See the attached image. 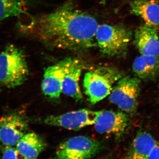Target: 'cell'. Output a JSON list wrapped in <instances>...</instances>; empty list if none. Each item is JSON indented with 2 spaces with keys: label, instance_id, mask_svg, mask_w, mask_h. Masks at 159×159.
Returning <instances> with one entry per match:
<instances>
[{
  "label": "cell",
  "instance_id": "cell-1",
  "mask_svg": "<svg viewBox=\"0 0 159 159\" xmlns=\"http://www.w3.org/2000/svg\"><path fill=\"white\" fill-rule=\"evenodd\" d=\"M35 25L36 36L46 45L75 51L94 46L99 26L93 16L67 5L43 16Z\"/></svg>",
  "mask_w": 159,
  "mask_h": 159
},
{
  "label": "cell",
  "instance_id": "cell-2",
  "mask_svg": "<svg viewBox=\"0 0 159 159\" xmlns=\"http://www.w3.org/2000/svg\"><path fill=\"white\" fill-rule=\"evenodd\" d=\"M25 54L13 45H9L0 54V84L8 88L22 84L29 76Z\"/></svg>",
  "mask_w": 159,
  "mask_h": 159
},
{
  "label": "cell",
  "instance_id": "cell-3",
  "mask_svg": "<svg viewBox=\"0 0 159 159\" xmlns=\"http://www.w3.org/2000/svg\"><path fill=\"white\" fill-rule=\"evenodd\" d=\"M124 76L122 71L111 67H99L87 72L83 86L89 102L96 104L109 96L114 84Z\"/></svg>",
  "mask_w": 159,
  "mask_h": 159
},
{
  "label": "cell",
  "instance_id": "cell-4",
  "mask_svg": "<svg viewBox=\"0 0 159 159\" xmlns=\"http://www.w3.org/2000/svg\"><path fill=\"white\" fill-rule=\"evenodd\" d=\"M131 39V31L121 25H99L96 41L100 52L108 57H119L126 54Z\"/></svg>",
  "mask_w": 159,
  "mask_h": 159
},
{
  "label": "cell",
  "instance_id": "cell-5",
  "mask_svg": "<svg viewBox=\"0 0 159 159\" xmlns=\"http://www.w3.org/2000/svg\"><path fill=\"white\" fill-rule=\"evenodd\" d=\"M103 148L99 141L84 136H77L61 143L53 159H91Z\"/></svg>",
  "mask_w": 159,
  "mask_h": 159
},
{
  "label": "cell",
  "instance_id": "cell-6",
  "mask_svg": "<svg viewBox=\"0 0 159 159\" xmlns=\"http://www.w3.org/2000/svg\"><path fill=\"white\" fill-rule=\"evenodd\" d=\"M140 91L141 80L124 76L114 86L109 99L123 111L134 115L137 111Z\"/></svg>",
  "mask_w": 159,
  "mask_h": 159
},
{
  "label": "cell",
  "instance_id": "cell-7",
  "mask_svg": "<svg viewBox=\"0 0 159 159\" xmlns=\"http://www.w3.org/2000/svg\"><path fill=\"white\" fill-rule=\"evenodd\" d=\"M101 111L87 109L73 111L62 115L49 116L45 119L44 122L47 125L77 130L94 125Z\"/></svg>",
  "mask_w": 159,
  "mask_h": 159
},
{
  "label": "cell",
  "instance_id": "cell-8",
  "mask_svg": "<svg viewBox=\"0 0 159 159\" xmlns=\"http://www.w3.org/2000/svg\"><path fill=\"white\" fill-rule=\"evenodd\" d=\"M26 120L19 114H9L0 118V142L5 146L14 147L25 134Z\"/></svg>",
  "mask_w": 159,
  "mask_h": 159
},
{
  "label": "cell",
  "instance_id": "cell-9",
  "mask_svg": "<svg viewBox=\"0 0 159 159\" xmlns=\"http://www.w3.org/2000/svg\"><path fill=\"white\" fill-rule=\"evenodd\" d=\"M129 122L128 116L122 112L102 110L94 123V128L98 133L120 137L125 134Z\"/></svg>",
  "mask_w": 159,
  "mask_h": 159
},
{
  "label": "cell",
  "instance_id": "cell-10",
  "mask_svg": "<svg viewBox=\"0 0 159 159\" xmlns=\"http://www.w3.org/2000/svg\"><path fill=\"white\" fill-rule=\"evenodd\" d=\"M72 58H66L46 69L41 85L45 96L52 99L59 98L61 93L64 76Z\"/></svg>",
  "mask_w": 159,
  "mask_h": 159
},
{
  "label": "cell",
  "instance_id": "cell-11",
  "mask_svg": "<svg viewBox=\"0 0 159 159\" xmlns=\"http://www.w3.org/2000/svg\"><path fill=\"white\" fill-rule=\"evenodd\" d=\"M134 43L141 55L159 57V39L157 29L146 25L135 32Z\"/></svg>",
  "mask_w": 159,
  "mask_h": 159
},
{
  "label": "cell",
  "instance_id": "cell-12",
  "mask_svg": "<svg viewBox=\"0 0 159 159\" xmlns=\"http://www.w3.org/2000/svg\"><path fill=\"white\" fill-rule=\"evenodd\" d=\"M83 67V65L78 60L72 58L62 80L61 93L78 101L83 99L79 80Z\"/></svg>",
  "mask_w": 159,
  "mask_h": 159
},
{
  "label": "cell",
  "instance_id": "cell-13",
  "mask_svg": "<svg viewBox=\"0 0 159 159\" xmlns=\"http://www.w3.org/2000/svg\"><path fill=\"white\" fill-rule=\"evenodd\" d=\"M132 68L136 76L143 81L156 80L159 78V57L141 55L134 61Z\"/></svg>",
  "mask_w": 159,
  "mask_h": 159
},
{
  "label": "cell",
  "instance_id": "cell-14",
  "mask_svg": "<svg viewBox=\"0 0 159 159\" xmlns=\"http://www.w3.org/2000/svg\"><path fill=\"white\" fill-rule=\"evenodd\" d=\"M130 8L132 13L142 18L145 25L159 27V5L156 0H134Z\"/></svg>",
  "mask_w": 159,
  "mask_h": 159
},
{
  "label": "cell",
  "instance_id": "cell-15",
  "mask_svg": "<svg viewBox=\"0 0 159 159\" xmlns=\"http://www.w3.org/2000/svg\"><path fill=\"white\" fill-rule=\"evenodd\" d=\"M157 141L146 131L137 134L129 146L125 159H147Z\"/></svg>",
  "mask_w": 159,
  "mask_h": 159
},
{
  "label": "cell",
  "instance_id": "cell-16",
  "mask_svg": "<svg viewBox=\"0 0 159 159\" xmlns=\"http://www.w3.org/2000/svg\"><path fill=\"white\" fill-rule=\"evenodd\" d=\"M46 146L45 142L41 137L31 132L25 134L16 145V148L26 158L37 159Z\"/></svg>",
  "mask_w": 159,
  "mask_h": 159
},
{
  "label": "cell",
  "instance_id": "cell-17",
  "mask_svg": "<svg viewBox=\"0 0 159 159\" xmlns=\"http://www.w3.org/2000/svg\"><path fill=\"white\" fill-rule=\"evenodd\" d=\"M29 0H0V22L17 16L27 10Z\"/></svg>",
  "mask_w": 159,
  "mask_h": 159
},
{
  "label": "cell",
  "instance_id": "cell-18",
  "mask_svg": "<svg viewBox=\"0 0 159 159\" xmlns=\"http://www.w3.org/2000/svg\"><path fill=\"white\" fill-rule=\"evenodd\" d=\"M2 159H28L22 155L14 147L5 146L2 150Z\"/></svg>",
  "mask_w": 159,
  "mask_h": 159
},
{
  "label": "cell",
  "instance_id": "cell-19",
  "mask_svg": "<svg viewBox=\"0 0 159 159\" xmlns=\"http://www.w3.org/2000/svg\"><path fill=\"white\" fill-rule=\"evenodd\" d=\"M147 159H159V142H157L151 151Z\"/></svg>",
  "mask_w": 159,
  "mask_h": 159
},
{
  "label": "cell",
  "instance_id": "cell-20",
  "mask_svg": "<svg viewBox=\"0 0 159 159\" xmlns=\"http://www.w3.org/2000/svg\"></svg>",
  "mask_w": 159,
  "mask_h": 159
}]
</instances>
